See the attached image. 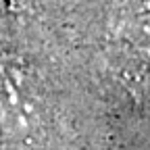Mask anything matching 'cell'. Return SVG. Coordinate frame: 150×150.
I'll return each instance as SVG.
<instances>
[{"mask_svg":"<svg viewBox=\"0 0 150 150\" xmlns=\"http://www.w3.org/2000/svg\"><path fill=\"white\" fill-rule=\"evenodd\" d=\"M0 119L11 134H27L40 119V94L23 61L0 56Z\"/></svg>","mask_w":150,"mask_h":150,"instance_id":"cell-1","label":"cell"},{"mask_svg":"<svg viewBox=\"0 0 150 150\" xmlns=\"http://www.w3.org/2000/svg\"><path fill=\"white\" fill-rule=\"evenodd\" d=\"M112 27L127 42L150 52V0H123L112 15Z\"/></svg>","mask_w":150,"mask_h":150,"instance_id":"cell-2","label":"cell"},{"mask_svg":"<svg viewBox=\"0 0 150 150\" xmlns=\"http://www.w3.org/2000/svg\"><path fill=\"white\" fill-rule=\"evenodd\" d=\"M0 2H6V0H0Z\"/></svg>","mask_w":150,"mask_h":150,"instance_id":"cell-3","label":"cell"}]
</instances>
